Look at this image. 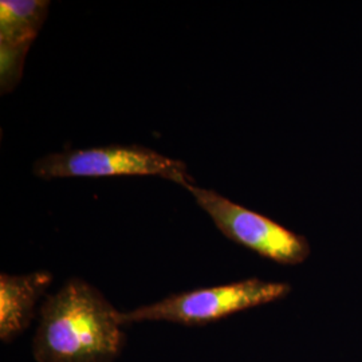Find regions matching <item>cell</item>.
Returning <instances> with one entry per match:
<instances>
[{"mask_svg":"<svg viewBox=\"0 0 362 362\" xmlns=\"http://www.w3.org/2000/svg\"><path fill=\"white\" fill-rule=\"evenodd\" d=\"M122 313L81 278L45 298L33 339L37 362H115L127 336Z\"/></svg>","mask_w":362,"mask_h":362,"instance_id":"6da1fadb","label":"cell"},{"mask_svg":"<svg viewBox=\"0 0 362 362\" xmlns=\"http://www.w3.org/2000/svg\"><path fill=\"white\" fill-rule=\"evenodd\" d=\"M290 291L291 286L288 284L250 278L227 285L172 294L155 303L122 313V321L124 325L170 322L184 326H204L228 318L236 313L284 299Z\"/></svg>","mask_w":362,"mask_h":362,"instance_id":"7a4b0ae2","label":"cell"},{"mask_svg":"<svg viewBox=\"0 0 362 362\" xmlns=\"http://www.w3.org/2000/svg\"><path fill=\"white\" fill-rule=\"evenodd\" d=\"M39 179L157 176L180 184H192L185 163L158 153L151 148L130 144H113L89 149H69L43 156L33 167Z\"/></svg>","mask_w":362,"mask_h":362,"instance_id":"3957f363","label":"cell"},{"mask_svg":"<svg viewBox=\"0 0 362 362\" xmlns=\"http://www.w3.org/2000/svg\"><path fill=\"white\" fill-rule=\"evenodd\" d=\"M187 189L220 233L233 243L285 266H297L310 257V245L305 236L233 203L214 189L194 184L188 185Z\"/></svg>","mask_w":362,"mask_h":362,"instance_id":"277c9868","label":"cell"},{"mask_svg":"<svg viewBox=\"0 0 362 362\" xmlns=\"http://www.w3.org/2000/svg\"><path fill=\"white\" fill-rule=\"evenodd\" d=\"M52 284V274H0V341L13 342L35 317L40 298Z\"/></svg>","mask_w":362,"mask_h":362,"instance_id":"5b68a950","label":"cell"},{"mask_svg":"<svg viewBox=\"0 0 362 362\" xmlns=\"http://www.w3.org/2000/svg\"><path fill=\"white\" fill-rule=\"evenodd\" d=\"M50 8L47 0L0 1V47L30 49Z\"/></svg>","mask_w":362,"mask_h":362,"instance_id":"8992f818","label":"cell"}]
</instances>
